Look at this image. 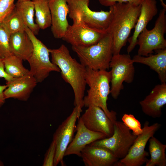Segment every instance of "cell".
<instances>
[{
  "instance_id": "20",
  "label": "cell",
  "mask_w": 166,
  "mask_h": 166,
  "mask_svg": "<svg viewBox=\"0 0 166 166\" xmlns=\"http://www.w3.org/2000/svg\"><path fill=\"white\" fill-rule=\"evenodd\" d=\"M155 54L147 56L135 55L132 58L134 63L147 65L158 74L161 83L166 82V49L158 50Z\"/></svg>"
},
{
  "instance_id": "17",
  "label": "cell",
  "mask_w": 166,
  "mask_h": 166,
  "mask_svg": "<svg viewBox=\"0 0 166 166\" xmlns=\"http://www.w3.org/2000/svg\"><path fill=\"white\" fill-rule=\"evenodd\" d=\"M142 111L153 118L162 115V109L166 104V83L156 85L150 93L139 102Z\"/></svg>"
},
{
  "instance_id": "8",
  "label": "cell",
  "mask_w": 166,
  "mask_h": 166,
  "mask_svg": "<svg viewBox=\"0 0 166 166\" xmlns=\"http://www.w3.org/2000/svg\"><path fill=\"white\" fill-rule=\"evenodd\" d=\"M134 63L128 54L113 55L109 68L111 69L110 93L114 99L118 98L123 89V82H133L135 73Z\"/></svg>"
},
{
  "instance_id": "32",
  "label": "cell",
  "mask_w": 166,
  "mask_h": 166,
  "mask_svg": "<svg viewBox=\"0 0 166 166\" xmlns=\"http://www.w3.org/2000/svg\"><path fill=\"white\" fill-rule=\"evenodd\" d=\"M3 59L0 57V78H3L6 82H8L11 81L13 78L9 75L6 72Z\"/></svg>"
},
{
  "instance_id": "9",
  "label": "cell",
  "mask_w": 166,
  "mask_h": 166,
  "mask_svg": "<svg viewBox=\"0 0 166 166\" xmlns=\"http://www.w3.org/2000/svg\"><path fill=\"white\" fill-rule=\"evenodd\" d=\"M113 124L112 135L95 141L90 144L106 148L121 159L127 155L137 136L132 133L122 122L116 121Z\"/></svg>"
},
{
  "instance_id": "30",
  "label": "cell",
  "mask_w": 166,
  "mask_h": 166,
  "mask_svg": "<svg viewBox=\"0 0 166 166\" xmlns=\"http://www.w3.org/2000/svg\"><path fill=\"white\" fill-rule=\"evenodd\" d=\"M56 149V144L53 140L45 155L42 166H54Z\"/></svg>"
},
{
  "instance_id": "24",
  "label": "cell",
  "mask_w": 166,
  "mask_h": 166,
  "mask_svg": "<svg viewBox=\"0 0 166 166\" xmlns=\"http://www.w3.org/2000/svg\"><path fill=\"white\" fill-rule=\"evenodd\" d=\"M36 17V23L39 28L44 30L51 25V15L48 0H32Z\"/></svg>"
},
{
  "instance_id": "16",
  "label": "cell",
  "mask_w": 166,
  "mask_h": 166,
  "mask_svg": "<svg viewBox=\"0 0 166 166\" xmlns=\"http://www.w3.org/2000/svg\"><path fill=\"white\" fill-rule=\"evenodd\" d=\"M38 82L31 74L13 78L6 82L7 87L4 92L5 98H14L26 101Z\"/></svg>"
},
{
  "instance_id": "3",
  "label": "cell",
  "mask_w": 166,
  "mask_h": 166,
  "mask_svg": "<svg viewBox=\"0 0 166 166\" xmlns=\"http://www.w3.org/2000/svg\"><path fill=\"white\" fill-rule=\"evenodd\" d=\"M86 68V83L89 88L83 99L84 106L88 107L94 105L101 108L114 123L117 121L116 113L110 111L107 106L108 96L110 93V71Z\"/></svg>"
},
{
  "instance_id": "19",
  "label": "cell",
  "mask_w": 166,
  "mask_h": 166,
  "mask_svg": "<svg viewBox=\"0 0 166 166\" xmlns=\"http://www.w3.org/2000/svg\"><path fill=\"white\" fill-rule=\"evenodd\" d=\"M156 0H143L141 3L139 16L132 36L128 38L129 44L127 48L128 53L131 52L137 45L139 34L146 28L147 24L156 15L158 11Z\"/></svg>"
},
{
  "instance_id": "29",
  "label": "cell",
  "mask_w": 166,
  "mask_h": 166,
  "mask_svg": "<svg viewBox=\"0 0 166 166\" xmlns=\"http://www.w3.org/2000/svg\"><path fill=\"white\" fill-rule=\"evenodd\" d=\"M15 0H0V24L12 12L15 7Z\"/></svg>"
},
{
  "instance_id": "35",
  "label": "cell",
  "mask_w": 166,
  "mask_h": 166,
  "mask_svg": "<svg viewBox=\"0 0 166 166\" xmlns=\"http://www.w3.org/2000/svg\"><path fill=\"white\" fill-rule=\"evenodd\" d=\"M4 166V164L0 160V166Z\"/></svg>"
},
{
  "instance_id": "10",
  "label": "cell",
  "mask_w": 166,
  "mask_h": 166,
  "mask_svg": "<svg viewBox=\"0 0 166 166\" xmlns=\"http://www.w3.org/2000/svg\"><path fill=\"white\" fill-rule=\"evenodd\" d=\"M149 124L148 121L145 122L142 133L137 136L127 155L113 166H140L146 163L149 155L148 153L145 150L146 144L161 126L158 123L150 125Z\"/></svg>"
},
{
  "instance_id": "12",
  "label": "cell",
  "mask_w": 166,
  "mask_h": 166,
  "mask_svg": "<svg viewBox=\"0 0 166 166\" xmlns=\"http://www.w3.org/2000/svg\"><path fill=\"white\" fill-rule=\"evenodd\" d=\"M62 39L72 46L86 47L97 43L106 34V31L91 28L80 20H73Z\"/></svg>"
},
{
  "instance_id": "34",
  "label": "cell",
  "mask_w": 166,
  "mask_h": 166,
  "mask_svg": "<svg viewBox=\"0 0 166 166\" xmlns=\"http://www.w3.org/2000/svg\"><path fill=\"white\" fill-rule=\"evenodd\" d=\"M160 0V2L161 5L162 6L163 8L166 9V5L164 2L163 1V0Z\"/></svg>"
},
{
  "instance_id": "36",
  "label": "cell",
  "mask_w": 166,
  "mask_h": 166,
  "mask_svg": "<svg viewBox=\"0 0 166 166\" xmlns=\"http://www.w3.org/2000/svg\"><path fill=\"white\" fill-rule=\"evenodd\" d=\"M26 0H18L17 2H22V1H26Z\"/></svg>"
},
{
  "instance_id": "21",
  "label": "cell",
  "mask_w": 166,
  "mask_h": 166,
  "mask_svg": "<svg viewBox=\"0 0 166 166\" xmlns=\"http://www.w3.org/2000/svg\"><path fill=\"white\" fill-rule=\"evenodd\" d=\"M9 45L12 54L23 60L27 61L33 51L32 42L25 31L10 35Z\"/></svg>"
},
{
  "instance_id": "4",
  "label": "cell",
  "mask_w": 166,
  "mask_h": 166,
  "mask_svg": "<svg viewBox=\"0 0 166 166\" xmlns=\"http://www.w3.org/2000/svg\"><path fill=\"white\" fill-rule=\"evenodd\" d=\"M80 63L85 67L94 70H107L113 55V40L107 33L97 43L86 47L72 46Z\"/></svg>"
},
{
  "instance_id": "25",
  "label": "cell",
  "mask_w": 166,
  "mask_h": 166,
  "mask_svg": "<svg viewBox=\"0 0 166 166\" xmlns=\"http://www.w3.org/2000/svg\"><path fill=\"white\" fill-rule=\"evenodd\" d=\"M23 60L14 55L3 59L6 72L13 78L21 77L30 74V70L23 65Z\"/></svg>"
},
{
  "instance_id": "6",
  "label": "cell",
  "mask_w": 166,
  "mask_h": 166,
  "mask_svg": "<svg viewBox=\"0 0 166 166\" xmlns=\"http://www.w3.org/2000/svg\"><path fill=\"white\" fill-rule=\"evenodd\" d=\"M25 31L31 40L33 45L32 54L27 61L30 66V74L38 83L43 81L54 71L60 72L59 68L50 61L49 49L27 27Z\"/></svg>"
},
{
  "instance_id": "7",
  "label": "cell",
  "mask_w": 166,
  "mask_h": 166,
  "mask_svg": "<svg viewBox=\"0 0 166 166\" xmlns=\"http://www.w3.org/2000/svg\"><path fill=\"white\" fill-rule=\"evenodd\" d=\"M166 9L160 11L154 26L151 30L145 28L138 35L137 45L139 46L138 55L147 56L154 51L166 49Z\"/></svg>"
},
{
  "instance_id": "31",
  "label": "cell",
  "mask_w": 166,
  "mask_h": 166,
  "mask_svg": "<svg viewBox=\"0 0 166 166\" xmlns=\"http://www.w3.org/2000/svg\"><path fill=\"white\" fill-rule=\"evenodd\" d=\"M143 0H98L100 3L106 7H110L116 3H129L136 5L140 4Z\"/></svg>"
},
{
  "instance_id": "23",
  "label": "cell",
  "mask_w": 166,
  "mask_h": 166,
  "mask_svg": "<svg viewBox=\"0 0 166 166\" xmlns=\"http://www.w3.org/2000/svg\"><path fill=\"white\" fill-rule=\"evenodd\" d=\"M15 7L21 14L26 26L35 35H38L40 29L34 21V9L33 1L17 2Z\"/></svg>"
},
{
  "instance_id": "26",
  "label": "cell",
  "mask_w": 166,
  "mask_h": 166,
  "mask_svg": "<svg viewBox=\"0 0 166 166\" xmlns=\"http://www.w3.org/2000/svg\"><path fill=\"white\" fill-rule=\"evenodd\" d=\"M1 24L10 36L14 33L25 31L26 27L15 7Z\"/></svg>"
},
{
  "instance_id": "1",
  "label": "cell",
  "mask_w": 166,
  "mask_h": 166,
  "mask_svg": "<svg viewBox=\"0 0 166 166\" xmlns=\"http://www.w3.org/2000/svg\"><path fill=\"white\" fill-rule=\"evenodd\" d=\"M49 49L52 62L59 68L62 78L73 89L75 106L82 109L87 85L86 67L72 57L68 48L64 44L58 48Z\"/></svg>"
},
{
  "instance_id": "14",
  "label": "cell",
  "mask_w": 166,
  "mask_h": 166,
  "mask_svg": "<svg viewBox=\"0 0 166 166\" xmlns=\"http://www.w3.org/2000/svg\"><path fill=\"white\" fill-rule=\"evenodd\" d=\"M51 15V31L56 39L62 38L69 26V8L66 0H48Z\"/></svg>"
},
{
  "instance_id": "27",
  "label": "cell",
  "mask_w": 166,
  "mask_h": 166,
  "mask_svg": "<svg viewBox=\"0 0 166 166\" xmlns=\"http://www.w3.org/2000/svg\"><path fill=\"white\" fill-rule=\"evenodd\" d=\"M123 124L130 130L132 133L137 136L143 132L140 122L132 114L125 113L122 117Z\"/></svg>"
},
{
  "instance_id": "13",
  "label": "cell",
  "mask_w": 166,
  "mask_h": 166,
  "mask_svg": "<svg viewBox=\"0 0 166 166\" xmlns=\"http://www.w3.org/2000/svg\"><path fill=\"white\" fill-rule=\"evenodd\" d=\"M81 117L86 127L90 130L101 132L107 137L114 131L113 122L100 107L94 105L88 107Z\"/></svg>"
},
{
  "instance_id": "5",
  "label": "cell",
  "mask_w": 166,
  "mask_h": 166,
  "mask_svg": "<svg viewBox=\"0 0 166 166\" xmlns=\"http://www.w3.org/2000/svg\"><path fill=\"white\" fill-rule=\"evenodd\" d=\"M69 8V17L80 20L87 26L93 29L107 31L112 16V10H91L89 7L90 0H66Z\"/></svg>"
},
{
  "instance_id": "2",
  "label": "cell",
  "mask_w": 166,
  "mask_h": 166,
  "mask_svg": "<svg viewBox=\"0 0 166 166\" xmlns=\"http://www.w3.org/2000/svg\"><path fill=\"white\" fill-rule=\"evenodd\" d=\"M109 8L112 16L107 32L112 37L113 54L116 55L120 53L131 30L135 27L140 15L141 4L116 3Z\"/></svg>"
},
{
  "instance_id": "33",
  "label": "cell",
  "mask_w": 166,
  "mask_h": 166,
  "mask_svg": "<svg viewBox=\"0 0 166 166\" xmlns=\"http://www.w3.org/2000/svg\"><path fill=\"white\" fill-rule=\"evenodd\" d=\"M7 87V85H0V109L4 105L6 99L5 98L4 92Z\"/></svg>"
},
{
  "instance_id": "18",
  "label": "cell",
  "mask_w": 166,
  "mask_h": 166,
  "mask_svg": "<svg viewBox=\"0 0 166 166\" xmlns=\"http://www.w3.org/2000/svg\"><path fill=\"white\" fill-rule=\"evenodd\" d=\"M81 157L86 166H111L119 160L109 150L89 144L81 152Z\"/></svg>"
},
{
  "instance_id": "28",
  "label": "cell",
  "mask_w": 166,
  "mask_h": 166,
  "mask_svg": "<svg viewBox=\"0 0 166 166\" xmlns=\"http://www.w3.org/2000/svg\"><path fill=\"white\" fill-rule=\"evenodd\" d=\"M9 37L1 24H0V57L4 58L12 55L9 45Z\"/></svg>"
},
{
  "instance_id": "11",
  "label": "cell",
  "mask_w": 166,
  "mask_h": 166,
  "mask_svg": "<svg viewBox=\"0 0 166 166\" xmlns=\"http://www.w3.org/2000/svg\"><path fill=\"white\" fill-rule=\"evenodd\" d=\"M82 109L76 106L72 113L59 125L53 135V139L56 146L54 166L60 163L64 165L63 158L66 150L73 139L77 119H79Z\"/></svg>"
},
{
  "instance_id": "22",
  "label": "cell",
  "mask_w": 166,
  "mask_h": 166,
  "mask_svg": "<svg viewBox=\"0 0 166 166\" xmlns=\"http://www.w3.org/2000/svg\"><path fill=\"white\" fill-rule=\"evenodd\" d=\"M148 141L150 158L146 162L145 166H166V145L162 144L154 136Z\"/></svg>"
},
{
  "instance_id": "15",
  "label": "cell",
  "mask_w": 166,
  "mask_h": 166,
  "mask_svg": "<svg viewBox=\"0 0 166 166\" xmlns=\"http://www.w3.org/2000/svg\"><path fill=\"white\" fill-rule=\"evenodd\" d=\"M76 130V134L68 146L65 156L74 154L81 157V151L86 146L95 141L107 137L104 133L88 129L81 117L79 119Z\"/></svg>"
}]
</instances>
